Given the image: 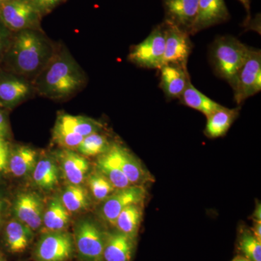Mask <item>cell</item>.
Listing matches in <instances>:
<instances>
[{
  "mask_svg": "<svg viewBox=\"0 0 261 261\" xmlns=\"http://www.w3.org/2000/svg\"><path fill=\"white\" fill-rule=\"evenodd\" d=\"M87 77L64 44H58L54 56L32 82L36 93L61 100L78 93L85 87Z\"/></svg>",
  "mask_w": 261,
  "mask_h": 261,
  "instance_id": "cell-2",
  "label": "cell"
},
{
  "mask_svg": "<svg viewBox=\"0 0 261 261\" xmlns=\"http://www.w3.org/2000/svg\"><path fill=\"white\" fill-rule=\"evenodd\" d=\"M239 246L245 257L251 261H261V241L248 230L240 236Z\"/></svg>",
  "mask_w": 261,
  "mask_h": 261,
  "instance_id": "cell-32",
  "label": "cell"
},
{
  "mask_svg": "<svg viewBox=\"0 0 261 261\" xmlns=\"http://www.w3.org/2000/svg\"><path fill=\"white\" fill-rule=\"evenodd\" d=\"M179 99L182 104L200 111L206 117L224 107L196 89L191 82L187 84Z\"/></svg>",
  "mask_w": 261,
  "mask_h": 261,
  "instance_id": "cell-23",
  "label": "cell"
},
{
  "mask_svg": "<svg viewBox=\"0 0 261 261\" xmlns=\"http://www.w3.org/2000/svg\"><path fill=\"white\" fill-rule=\"evenodd\" d=\"M13 211L16 219L33 231L42 227L44 207L43 201L34 192H22L15 198Z\"/></svg>",
  "mask_w": 261,
  "mask_h": 261,
  "instance_id": "cell-12",
  "label": "cell"
},
{
  "mask_svg": "<svg viewBox=\"0 0 261 261\" xmlns=\"http://www.w3.org/2000/svg\"><path fill=\"white\" fill-rule=\"evenodd\" d=\"M135 247V239L117 231L106 233L103 261H130Z\"/></svg>",
  "mask_w": 261,
  "mask_h": 261,
  "instance_id": "cell-18",
  "label": "cell"
},
{
  "mask_svg": "<svg viewBox=\"0 0 261 261\" xmlns=\"http://www.w3.org/2000/svg\"><path fill=\"white\" fill-rule=\"evenodd\" d=\"M229 18V12L224 0H199L197 15L190 35L225 23Z\"/></svg>",
  "mask_w": 261,
  "mask_h": 261,
  "instance_id": "cell-13",
  "label": "cell"
},
{
  "mask_svg": "<svg viewBox=\"0 0 261 261\" xmlns=\"http://www.w3.org/2000/svg\"><path fill=\"white\" fill-rule=\"evenodd\" d=\"M253 220L255 221H261V207L260 204L257 205L255 212L253 214Z\"/></svg>",
  "mask_w": 261,
  "mask_h": 261,
  "instance_id": "cell-40",
  "label": "cell"
},
{
  "mask_svg": "<svg viewBox=\"0 0 261 261\" xmlns=\"http://www.w3.org/2000/svg\"><path fill=\"white\" fill-rule=\"evenodd\" d=\"M165 20L190 35L197 15L199 0H161Z\"/></svg>",
  "mask_w": 261,
  "mask_h": 261,
  "instance_id": "cell-14",
  "label": "cell"
},
{
  "mask_svg": "<svg viewBox=\"0 0 261 261\" xmlns=\"http://www.w3.org/2000/svg\"><path fill=\"white\" fill-rule=\"evenodd\" d=\"M163 24L165 29L163 65H176L187 69L189 57L192 50L190 34L166 20Z\"/></svg>",
  "mask_w": 261,
  "mask_h": 261,
  "instance_id": "cell-8",
  "label": "cell"
},
{
  "mask_svg": "<svg viewBox=\"0 0 261 261\" xmlns=\"http://www.w3.org/2000/svg\"><path fill=\"white\" fill-rule=\"evenodd\" d=\"M261 72V53L250 47L246 61L239 70L233 87L234 99L238 105L254 95V82Z\"/></svg>",
  "mask_w": 261,
  "mask_h": 261,
  "instance_id": "cell-11",
  "label": "cell"
},
{
  "mask_svg": "<svg viewBox=\"0 0 261 261\" xmlns=\"http://www.w3.org/2000/svg\"><path fill=\"white\" fill-rule=\"evenodd\" d=\"M73 241L81 258L84 261H103L106 233L91 220H82L75 228Z\"/></svg>",
  "mask_w": 261,
  "mask_h": 261,
  "instance_id": "cell-6",
  "label": "cell"
},
{
  "mask_svg": "<svg viewBox=\"0 0 261 261\" xmlns=\"http://www.w3.org/2000/svg\"><path fill=\"white\" fill-rule=\"evenodd\" d=\"M142 215L143 212L140 204L128 206L118 215L114 226L119 232L135 239L140 228Z\"/></svg>",
  "mask_w": 261,
  "mask_h": 261,
  "instance_id": "cell-26",
  "label": "cell"
},
{
  "mask_svg": "<svg viewBox=\"0 0 261 261\" xmlns=\"http://www.w3.org/2000/svg\"><path fill=\"white\" fill-rule=\"evenodd\" d=\"M38 161L35 149L28 146H18L9 152L8 166L12 174L23 177L33 172Z\"/></svg>",
  "mask_w": 261,
  "mask_h": 261,
  "instance_id": "cell-21",
  "label": "cell"
},
{
  "mask_svg": "<svg viewBox=\"0 0 261 261\" xmlns=\"http://www.w3.org/2000/svg\"><path fill=\"white\" fill-rule=\"evenodd\" d=\"M5 0H0V5L3 4V3H4Z\"/></svg>",
  "mask_w": 261,
  "mask_h": 261,
  "instance_id": "cell-44",
  "label": "cell"
},
{
  "mask_svg": "<svg viewBox=\"0 0 261 261\" xmlns=\"http://www.w3.org/2000/svg\"><path fill=\"white\" fill-rule=\"evenodd\" d=\"M34 92L29 81L0 68V107L14 108Z\"/></svg>",
  "mask_w": 261,
  "mask_h": 261,
  "instance_id": "cell-10",
  "label": "cell"
},
{
  "mask_svg": "<svg viewBox=\"0 0 261 261\" xmlns=\"http://www.w3.org/2000/svg\"><path fill=\"white\" fill-rule=\"evenodd\" d=\"M253 222L252 233L261 241V221H255V220H253Z\"/></svg>",
  "mask_w": 261,
  "mask_h": 261,
  "instance_id": "cell-37",
  "label": "cell"
},
{
  "mask_svg": "<svg viewBox=\"0 0 261 261\" xmlns=\"http://www.w3.org/2000/svg\"><path fill=\"white\" fill-rule=\"evenodd\" d=\"M88 184L92 196L99 201H104L117 190L112 183L98 171L89 176Z\"/></svg>",
  "mask_w": 261,
  "mask_h": 261,
  "instance_id": "cell-30",
  "label": "cell"
},
{
  "mask_svg": "<svg viewBox=\"0 0 261 261\" xmlns=\"http://www.w3.org/2000/svg\"><path fill=\"white\" fill-rule=\"evenodd\" d=\"M231 261H251L249 260L248 258H247L245 256H237L234 257Z\"/></svg>",
  "mask_w": 261,
  "mask_h": 261,
  "instance_id": "cell-42",
  "label": "cell"
},
{
  "mask_svg": "<svg viewBox=\"0 0 261 261\" xmlns=\"http://www.w3.org/2000/svg\"><path fill=\"white\" fill-rule=\"evenodd\" d=\"M32 174L38 187L44 190H53L59 181V167L50 156H44L38 160Z\"/></svg>",
  "mask_w": 261,
  "mask_h": 261,
  "instance_id": "cell-22",
  "label": "cell"
},
{
  "mask_svg": "<svg viewBox=\"0 0 261 261\" xmlns=\"http://www.w3.org/2000/svg\"><path fill=\"white\" fill-rule=\"evenodd\" d=\"M70 213L65 208L61 197H53L43 216L42 231L44 233L65 231L69 224Z\"/></svg>",
  "mask_w": 261,
  "mask_h": 261,
  "instance_id": "cell-19",
  "label": "cell"
},
{
  "mask_svg": "<svg viewBox=\"0 0 261 261\" xmlns=\"http://www.w3.org/2000/svg\"><path fill=\"white\" fill-rule=\"evenodd\" d=\"M7 209V202L3 195L0 194V225L4 218L5 211Z\"/></svg>",
  "mask_w": 261,
  "mask_h": 261,
  "instance_id": "cell-38",
  "label": "cell"
},
{
  "mask_svg": "<svg viewBox=\"0 0 261 261\" xmlns=\"http://www.w3.org/2000/svg\"><path fill=\"white\" fill-rule=\"evenodd\" d=\"M164 51L165 29L162 23L154 27L145 40L132 48L128 59L141 68L159 70L163 65Z\"/></svg>",
  "mask_w": 261,
  "mask_h": 261,
  "instance_id": "cell-5",
  "label": "cell"
},
{
  "mask_svg": "<svg viewBox=\"0 0 261 261\" xmlns=\"http://www.w3.org/2000/svg\"><path fill=\"white\" fill-rule=\"evenodd\" d=\"M57 121L67 129L84 137L99 132L103 128L102 123L99 121L84 116L63 114L58 116Z\"/></svg>",
  "mask_w": 261,
  "mask_h": 261,
  "instance_id": "cell-27",
  "label": "cell"
},
{
  "mask_svg": "<svg viewBox=\"0 0 261 261\" xmlns=\"http://www.w3.org/2000/svg\"><path fill=\"white\" fill-rule=\"evenodd\" d=\"M5 245L10 252L20 253L28 248L33 239V231L18 219H13L5 228Z\"/></svg>",
  "mask_w": 261,
  "mask_h": 261,
  "instance_id": "cell-20",
  "label": "cell"
},
{
  "mask_svg": "<svg viewBox=\"0 0 261 261\" xmlns=\"http://www.w3.org/2000/svg\"><path fill=\"white\" fill-rule=\"evenodd\" d=\"M243 4L244 8L246 10L247 14V20H250V0H239Z\"/></svg>",
  "mask_w": 261,
  "mask_h": 261,
  "instance_id": "cell-39",
  "label": "cell"
},
{
  "mask_svg": "<svg viewBox=\"0 0 261 261\" xmlns=\"http://www.w3.org/2000/svg\"><path fill=\"white\" fill-rule=\"evenodd\" d=\"M13 33L10 32L9 29L0 20V65L3 63V60L7 51L9 49Z\"/></svg>",
  "mask_w": 261,
  "mask_h": 261,
  "instance_id": "cell-34",
  "label": "cell"
},
{
  "mask_svg": "<svg viewBox=\"0 0 261 261\" xmlns=\"http://www.w3.org/2000/svg\"><path fill=\"white\" fill-rule=\"evenodd\" d=\"M40 13L42 17L45 16L51 11H53L57 7L65 3L66 0H28Z\"/></svg>",
  "mask_w": 261,
  "mask_h": 261,
  "instance_id": "cell-33",
  "label": "cell"
},
{
  "mask_svg": "<svg viewBox=\"0 0 261 261\" xmlns=\"http://www.w3.org/2000/svg\"><path fill=\"white\" fill-rule=\"evenodd\" d=\"M239 115V108L223 107L207 117L205 134L210 138H218L227 133Z\"/></svg>",
  "mask_w": 261,
  "mask_h": 261,
  "instance_id": "cell-24",
  "label": "cell"
},
{
  "mask_svg": "<svg viewBox=\"0 0 261 261\" xmlns=\"http://www.w3.org/2000/svg\"><path fill=\"white\" fill-rule=\"evenodd\" d=\"M75 250L73 235L67 231L44 233L36 247L37 261H68Z\"/></svg>",
  "mask_w": 261,
  "mask_h": 261,
  "instance_id": "cell-7",
  "label": "cell"
},
{
  "mask_svg": "<svg viewBox=\"0 0 261 261\" xmlns=\"http://www.w3.org/2000/svg\"><path fill=\"white\" fill-rule=\"evenodd\" d=\"M62 171L71 185H80L85 180L89 170V163L83 155L73 150L63 149L58 154Z\"/></svg>",
  "mask_w": 261,
  "mask_h": 261,
  "instance_id": "cell-17",
  "label": "cell"
},
{
  "mask_svg": "<svg viewBox=\"0 0 261 261\" xmlns=\"http://www.w3.org/2000/svg\"><path fill=\"white\" fill-rule=\"evenodd\" d=\"M109 151L132 185L143 186L145 183L153 181L150 173L146 171L140 161L123 146L113 144Z\"/></svg>",
  "mask_w": 261,
  "mask_h": 261,
  "instance_id": "cell-15",
  "label": "cell"
},
{
  "mask_svg": "<svg viewBox=\"0 0 261 261\" xmlns=\"http://www.w3.org/2000/svg\"><path fill=\"white\" fill-rule=\"evenodd\" d=\"M9 149L8 147L0 149V173L8 167Z\"/></svg>",
  "mask_w": 261,
  "mask_h": 261,
  "instance_id": "cell-35",
  "label": "cell"
},
{
  "mask_svg": "<svg viewBox=\"0 0 261 261\" xmlns=\"http://www.w3.org/2000/svg\"><path fill=\"white\" fill-rule=\"evenodd\" d=\"M0 261H5L4 258H3V255L0 253Z\"/></svg>",
  "mask_w": 261,
  "mask_h": 261,
  "instance_id": "cell-43",
  "label": "cell"
},
{
  "mask_svg": "<svg viewBox=\"0 0 261 261\" xmlns=\"http://www.w3.org/2000/svg\"><path fill=\"white\" fill-rule=\"evenodd\" d=\"M6 147H8V144L5 142L4 138L0 137V149L5 148Z\"/></svg>",
  "mask_w": 261,
  "mask_h": 261,
  "instance_id": "cell-41",
  "label": "cell"
},
{
  "mask_svg": "<svg viewBox=\"0 0 261 261\" xmlns=\"http://www.w3.org/2000/svg\"><path fill=\"white\" fill-rule=\"evenodd\" d=\"M7 1H12V0H5V2H7ZM4 2V3H5Z\"/></svg>",
  "mask_w": 261,
  "mask_h": 261,
  "instance_id": "cell-45",
  "label": "cell"
},
{
  "mask_svg": "<svg viewBox=\"0 0 261 261\" xmlns=\"http://www.w3.org/2000/svg\"><path fill=\"white\" fill-rule=\"evenodd\" d=\"M58 45L42 29H27L13 33L9 49L0 68L32 84L54 56Z\"/></svg>",
  "mask_w": 261,
  "mask_h": 261,
  "instance_id": "cell-1",
  "label": "cell"
},
{
  "mask_svg": "<svg viewBox=\"0 0 261 261\" xmlns=\"http://www.w3.org/2000/svg\"><path fill=\"white\" fill-rule=\"evenodd\" d=\"M145 197V187L140 185H132L116 190L104 200L101 207V216L105 221L114 226L118 215L123 209L130 205L142 204Z\"/></svg>",
  "mask_w": 261,
  "mask_h": 261,
  "instance_id": "cell-9",
  "label": "cell"
},
{
  "mask_svg": "<svg viewBox=\"0 0 261 261\" xmlns=\"http://www.w3.org/2000/svg\"><path fill=\"white\" fill-rule=\"evenodd\" d=\"M97 166L98 171L104 175L117 190L132 186L109 149L104 154L99 155Z\"/></svg>",
  "mask_w": 261,
  "mask_h": 261,
  "instance_id": "cell-25",
  "label": "cell"
},
{
  "mask_svg": "<svg viewBox=\"0 0 261 261\" xmlns=\"http://www.w3.org/2000/svg\"><path fill=\"white\" fill-rule=\"evenodd\" d=\"M250 47L231 36L218 37L211 49V60L216 74L233 89L239 70L246 61Z\"/></svg>",
  "mask_w": 261,
  "mask_h": 261,
  "instance_id": "cell-3",
  "label": "cell"
},
{
  "mask_svg": "<svg viewBox=\"0 0 261 261\" xmlns=\"http://www.w3.org/2000/svg\"><path fill=\"white\" fill-rule=\"evenodd\" d=\"M8 133V121H7L6 115L4 112L0 111V137L4 138Z\"/></svg>",
  "mask_w": 261,
  "mask_h": 261,
  "instance_id": "cell-36",
  "label": "cell"
},
{
  "mask_svg": "<svg viewBox=\"0 0 261 261\" xmlns=\"http://www.w3.org/2000/svg\"><path fill=\"white\" fill-rule=\"evenodd\" d=\"M62 202L70 214L87 209L90 204L88 192L80 185L69 184L61 197Z\"/></svg>",
  "mask_w": 261,
  "mask_h": 261,
  "instance_id": "cell-28",
  "label": "cell"
},
{
  "mask_svg": "<svg viewBox=\"0 0 261 261\" xmlns=\"http://www.w3.org/2000/svg\"><path fill=\"white\" fill-rule=\"evenodd\" d=\"M111 145L107 137L97 132L84 137L77 149L83 156H99L107 152Z\"/></svg>",
  "mask_w": 261,
  "mask_h": 261,
  "instance_id": "cell-29",
  "label": "cell"
},
{
  "mask_svg": "<svg viewBox=\"0 0 261 261\" xmlns=\"http://www.w3.org/2000/svg\"><path fill=\"white\" fill-rule=\"evenodd\" d=\"M159 70L161 72L160 88L168 99H179L190 82L188 70L173 64L163 65Z\"/></svg>",
  "mask_w": 261,
  "mask_h": 261,
  "instance_id": "cell-16",
  "label": "cell"
},
{
  "mask_svg": "<svg viewBox=\"0 0 261 261\" xmlns=\"http://www.w3.org/2000/svg\"><path fill=\"white\" fill-rule=\"evenodd\" d=\"M84 137L67 129L61 123L56 121L53 130V141L63 149L75 150L78 149Z\"/></svg>",
  "mask_w": 261,
  "mask_h": 261,
  "instance_id": "cell-31",
  "label": "cell"
},
{
  "mask_svg": "<svg viewBox=\"0 0 261 261\" xmlns=\"http://www.w3.org/2000/svg\"><path fill=\"white\" fill-rule=\"evenodd\" d=\"M43 17L28 0H12L0 5V20L13 33L27 30H42Z\"/></svg>",
  "mask_w": 261,
  "mask_h": 261,
  "instance_id": "cell-4",
  "label": "cell"
}]
</instances>
